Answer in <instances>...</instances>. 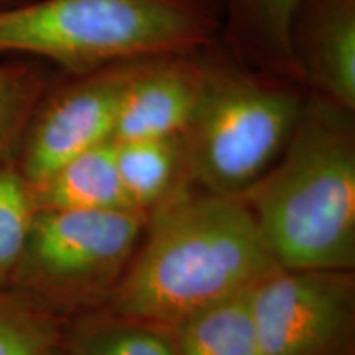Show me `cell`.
I'll return each instance as SVG.
<instances>
[{
    "instance_id": "obj_1",
    "label": "cell",
    "mask_w": 355,
    "mask_h": 355,
    "mask_svg": "<svg viewBox=\"0 0 355 355\" xmlns=\"http://www.w3.org/2000/svg\"><path fill=\"white\" fill-rule=\"evenodd\" d=\"M144 237L105 313L166 331L279 268L239 196L181 188L148 212Z\"/></svg>"
},
{
    "instance_id": "obj_2",
    "label": "cell",
    "mask_w": 355,
    "mask_h": 355,
    "mask_svg": "<svg viewBox=\"0 0 355 355\" xmlns=\"http://www.w3.org/2000/svg\"><path fill=\"white\" fill-rule=\"evenodd\" d=\"M239 198L279 268L355 266L354 112L311 92L282 157Z\"/></svg>"
},
{
    "instance_id": "obj_3",
    "label": "cell",
    "mask_w": 355,
    "mask_h": 355,
    "mask_svg": "<svg viewBox=\"0 0 355 355\" xmlns=\"http://www.w3.org/2000/svg\"><path fill=\"white\" fill-rule=\"evenodd\" d=\"M220 33L222 0H37L0 8V55L42 56L78 73L209 51Z\"/></svg>"
},
{
    "instance_id": "obj_4",
    "label": "cell",
    "mask_w": 355,
    "mask_h": 355,
    "mask_svg": "<svg viewBox=\"0 0 355 355\" xmlns=\"http://www.w3.org/2000/svg\"><path fill=\"white\" fill-rule=\"evenodd\" d=\"M309 89L293 79L206 58L201 94L181 133L186 181L217 196H241L282 157Z\"/></svg>"
},
{
    "instance_id": "obj_5",
    "label": "cell",
    "mask_w": 355,
    "mask_h": 355,
    "mask_svg": "<svg viewBox=\"0 0 355 355\" xmlns=\"http://www.w3.org/2000/svg\"><path fill=\"white\" fill-rule=\"evenodd\" d=\"M145 225L135 209L37 211L10 285L53 314L109 300Z\"/></svg>"
},
{
    "instance_id": "obj_6",
    "label": "cell",
    "mask_w": 355,
    "mask_h": 355,
    "mask_svg": "<svg viewBox=\"0 0 355 355\" xmlns=\"http://www.w3.org/2000/svg\"><path fill=\"white\" fill-rule=\"evenodd\" d=\"M247 301L268 355H354L352 270L278 268Z\"/></svg>"
},
{
    "instance_id": "obj_7",
    "label": "cell",
    "mask_w": 355,
    "mask_h": 355,
    "mask_svg": "<svg viewBox=\"0 0 355 355\" xmlns=\"http://www.w3.org/2000/svg\"><path fill=\"white\" fill-rule=\"evenodd\" d=\"M141 61L81 73L43 105L30 125L19 166L30 184L40 183L79 153L112 140L122 97Z\"/></svg>"
},
{
    "instance_id": "obj_8",
    "label": "cell",
    "mask_w": 355,
    "mask_h": 355,
    "mask_svg": "<svg viewBox=\"0 0 355 355\" xmlns=\"http://www.w3.org/2000/svg\"><path fill=\"white\" fill-rule=\"evenodd\" d=\"M206 58L170 55L146 58L125 89L112 141L180 135L191 121L201 94Z\"/></svg>"
},
{
    "instance_id": "obj_9",
    "label": "cell",
    "mask_w": 355,
    "mask_h": 355,
    "mask_svg": "<svg viewBox=\"0 0 355 355\" xmlns=\"http://www.w3.org/2000/svg\"><path fill=\"white\" fill-rule=\"evenodd\" d=\"M291 53L301 83L355 110V0H300Z\"/></svg>"
},
{
    "instance_id": "obj_10",
    "label": "cell",
    "mask_w": 355,
    "mask_h": 355,
    "mask_svg": "<svg viewBox=\"0 0 355 355\" xmlns=\"http://www.w3.org/2000/svg\"><path fill=\"white\" fill-rule=\"evenodd\" d=\"M298 2L222 0L220 38L230 60L243 68L301 83L290 38Z\"/></svg>"
},
{
    "instance_id": "obj_11",
    "label": "cell",
    "mask_w": 355,
    "mask_h": 355,
    "mask_svg": "<svg viewBox=\"0 0 355 355\" xmlns=\"http://www.w3.org/2000/svg\"><path fill=\"white\" fill-rule=\"evenodd\" d=\"M30 188L37 211L135 209L122 189L112 140L79 153Z\"/></svg>"
},
{
    "instance_id": "obj_12",
    "label": "cell",
    "mask_w": 355,
    "mask_h": 355,
    "mask_svg": "<svg viewBox=\"0 0 355 355\" xmlns=\"http://www.w3.org/2000/svg\"><path fill=\"white\" fill-rule=\"evenodd\" d=\"M115 163L128 202L146 216L176 191L189 186L181 133L115 144Z\"/></svg>"
},
{
    "instance_id": "obj_13",
    "label": "cell",
    "mask_w": 355,
    "mask_h": 355,
    "mask_svg": "<svg viewBox=\"0 0 355 355\" xmlns=\"http://www.w3.org/2000/svg\"><path fill=\"white\" fill-rule=\"evenodd\" d=\"M168 331L181 355H268L255 329L247 293L204 309Z\"/></svg>"
},
{
    "instance_id": "obj_14",
    "label": "cell",
    "mask_w": 355,
    "mask_h": 355,
    "mask_svg": "<svg viewBox=\"0 0 355 355\" xmlns=\"http://www.w3.org/2000/svg\"><path fill=\"white\" fill-rule=\"evenodd\" d=\"M60 347L66 355H181L170 331L109 313L63 331Z\"/></svg>"
},
{
    "instance_id": "obj_15",
    "label": "cell",
    "mask_w": 355,
    "mask_h": 355,
    "mask_svg": "<svg viewBox=\"0 0 355 355\" xmlns=\"http://www.w3.org/2000/svg\"><path fill=\"white\" fill-rule=\"evenodd\" d=\"M60 319L15 290L0 288V355H44L61 343Z\"/></svg>"
},
{
    "instance_id": "obj_16",
    "label": "cell",
    "mask_w": 355,
    "mask_h": 355,
    "mask_svg": "<svg viewBox=\"0 0 355 355\" xmlns=\"http://www.w3.org/2000/svg\"><path fill=\"white\" fill-rule=\"evenodd\" d=\"M35 214L30 183L19 168L0 162V288L10 283Z\"/></svg>"
},
{
    "instance_id": "obj_17",
    "label": "cell",
    "mask_w": 355,
    "mask_h": 355,
    "mask_svg": "<svg viewBox=\"0 0 355 355\" xmlns=\"http://www.w3.org/2000/svg\"><path fill=\"white\" fill-rule=\"evenodd\" d=\"M43 79L26 66H0V162L28 125Z\"/></svg>"
},
{
    "instance_id": "obj_18",
    "label": "cell",
    "mask_w": 355,
    "mask_h": 355,
    "mask_svg": "<svg viewBox=\"0 0 355 355\" xmlns=\"http://www.w3.org/2000/svg\"><path fill=\"white\" fill-rule=\"evenodd\" d=\"M44 355H66V354H64V350L61 349L60 345H58V347H55V349H53V350H50V352H48V354H44Z\"/></svg>"
}]
</instances>
